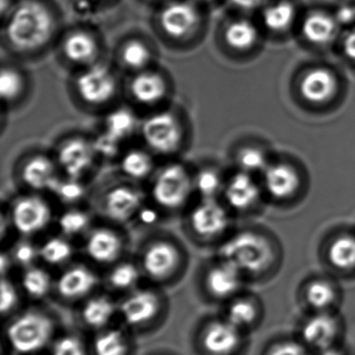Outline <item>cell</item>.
<instances>
[{
    "mask_svg": "<svg viewBox=\"0 0 355 355\" xmlns=\"http://www.w3.org/2000/svg\"><path fill=\"white\" fill-rule=\"evenodd\" d=\"M55 26V17L44 3L24 0L10 13L6 37L16 51L30 53L42 49L51 41Z\"/></svg>",
    "mask_w": 355,
    "mask_h": 355,
    "instance_id": "6da1fadb",
    "label": "cell"
},
{
    "mask_svg": "<svg viewBox=\"0 0 355 355\" xmlns=\"http://www.w3.org/2000/svg\"><path fill=\"white\" fill-rule=\"evenodd\" d=\"M220 257L243 274H259L270 267L274 253L267 239L255 232H243L222 245Z\"/></svg>",
    "mask_w": 355,
    "mask_h": 355,
    "instance_id": "7a4b0ae2",
    "label": "cell"
},
{
    "mask_svg": "<svg viewBox=\"0 0 355 355\" xmlns=\"http://www.w3.org/2000/svg\"><path fill=\"white\" fill-rule=\"evenodd\" d=\"M55 332L51 317L42 311H26L12 320L7 328L8 340L14 351L32 354L45 348Z\"/></svg>",
    "mask_w": 355,
    "mask_h": 355,
    "instance_id": "3957f363",
    "label": "cell"
},
{
    "mask_svg": "<svg viewBox=\"0 0 355 355\" xmlns=\"http://www.w3.org/2000/svg\"><path fill=\"white\" fill-rule=\"evenodd\" d=\"M194 189V178L184 166L170 164L159 170L153 182V198L164 209H176L186 205Z\"/></svg>",
    "mask_w": 355,
    "mask_h": 355,
    "instance_id": "277c9868",
    "label": "cell"
},
{
    "mask_svg": "<svg viewBox=\"0 0 355 355\" xmlns=\"http://www.w3.org/2000/svg\"><path fill=\"white\" fill-rule=\"evenodd\" d=\"M141 132L147 146L162 155L176 153L182 146L184 132L182 124L171 112L153 114L143 121Z\"/></svg>",
    "mask_w": 355,
    "mask_h": 355,
    "instance_id": "5b68a950",
    "label": "cell"
},
{
    "mask_svg": "<svg viewBox=\"0 0 355 355\" xmlns=\"http://www.w3.org/2000/svg\"><path fill=\"white\" fill-rule=\"evenodd\" d=\"M76 89L84 103L103 105L115 97L117 80L105 66L91 65L76 78Z\"/></svg>",
    "mask_w": 355,
    "mask_h": 355,
    "instance_id": "8992f818",
    "label": "cell"
},
{
    "mask_svg": "<svg viewBox=\"0 0 355 355\" xmlns=\"http://www.w3.org/2000/svg\"><path fill=\"white\" fill-rule=\"evenodd\" d=\"M180 255L178 246L171 241L155 240L149 243L141 255L143 271L151 279L162 282L171 277L180 267Z\"/></svg>",
    "mask_w": 355,
    "mask_h": 355,
    "instance_id": "52a82bcc",
    "label": "cell"
},
{
    "mask_svg": "<svg viewBox=\"0 0 355 355\" xmlns=\"http://www.w3.org/2000/svg\"><path fill=\"white\" fill-rule=\"evenodd\" d=\"M159 26L169 38L182 40L192 36L201 24L198 9L191 1L168 3L159 14Z\"/></svg>",
    "mask_w": 355,
    "mask_h": 355,
    "instance_id": "ba28073f",
    "label": "cell"
},
{
    "mask_svg": "<svg viewBox=\"0 0 355 355\" xmlns=\"http://www.w3.org/2000/svg\"><path fill=\"white\" fill-rule=\"evenodd\" d=\"M12 223L18 232L24 236L40 232L51 220V209L46 200L37 196L21 197L12 207Z\"/></svg>",
    "mask_w": 355,
    "mask_h": 355,
    "instance_id": "9c48e42d",
    "label": "cell"
},
{
    "mask_svg": "<svg viewBox=\"0 0 355 355\" xmlns=\"http://www.w3.org/2000/svg\"><path fill=\"white\" fill-rule=\"evenodd\" d=\"M92 141L72 138L64 142L58 150V164L67 178L80 180L89 171L96 157Z\"/></svg>",
    "mask_w": 355,
    "mask_h": 355,
    "instance_id": "30bf717a",
    "label": "cell"
},
{
    "mask_svg": "<svg viewBox=\"0 0 355 355\" xmlns=\"http://www.w3.org/2000/svg\"><path fill=\"white\" fill-rule=\"evenodd\" d=\"M190 226L199 238L207 240L217 238L227 228V213L214 199H203L191 213Z\"/></svg>",
    "mask_w": 355,
    "mask_h": 355,
    "instance_id": "8fae6325",
    "label": "cell"
},
{
    "mask_svg": "<svg viewBox=\"0 0 355 355\" xmlns=\"http://www.w3.org/2000/svg\"><path fill=\"white\" fill-rule=\"evenodd\" d=\"M161 309V299L153 291H136L120 303L122 319L128 326L139 327L153 321Z\"/></svg>",
    "mask_w": 355,
    "mask_h": 355,
    "instance_id": "7c38bea8",
    "label": "cell"
},
{
    "mask_svg": "<svg viewBox=\"0 0 355 355\" xmlns=\"http://www.w3.org/2000/svg\"><path fill=\"white\" fill-rule=\"evenodd\" d=\"M241 331L226 319L211 321L203 328L201 347L209 355H230L240 345Z\"/></svg>",
    "mask_w": 355,
    "mask_h": 355,
    "instance_id": "4fadbf2b",
    "label": "cell"
},
{
    "mask_svg": "<svg viewBox=\"0 0 355 355\" xmlns=\"http://www.w3.org/2000/svg\"><path fill=\"white\" fill-rule=\"evenodd\" d=\"M143 207V195L130 186L111 189L103 199L105 215L115 222H128L138 215Z\"/></svg>",
    "mask_w": 355,
    "mask_h": 355,
    "instance_id": "5bb4252c",
    "label": "cell"
},
{
    "mask_svg": "<svg viewBox=\"0 0 355 355\" xmlns=\"http://www.w3.org/2000/svg\"><path fill=\"white\" fill-rule=\"evenodd\" d=\"M338 336V320L328 311L317 313L309 318L301 329L305 346L319 351L334 347Z\"/></svg>",
    "mask_w": 355,
    "mask_h": 355,
    "instance_id": "9a60e30c",
    "label": "cell"
},
{
    "mask_svg": "<svg viewBox=\"0 0 355 355\" xmlns=\"http://www.w3.org/2000/svg\"><path fill=\"white\" fill-rule=\"evenodd\" d=\"M242 272L232 263L222 259L211 266L205 276V286L209 296L227 299L238 293L242 286Z\"/></svg>",
    "mask_w": 355,
    "mask_h": 355,
    "instance_id": "2e32d148",
    "label": "cell"
},
{
    "mask_svg": "<svg viewBox=\"0 0 355 355\" xmlns=\"http://www.w3.org/2000/svg\"><path fill=\"white\" fill-rule=\"evenodd\" d=\"M130 92L140 105H155L167 95V80L159 72L146 69L138 72L130 80Z\"/></svg>",
    "mask_w": 355,
    "mask_h": 355,
    "instance_id": "e0dca14e",
    "label": "cell"
},
{
    "mask_svg": "<svg viewBox=\"0 0 355 355\" xmlns=\"http://www.w3.org/2000/svg\"><path fill=\"white\" fill-rule=\"evenodd\" d=\"M123 243L121 238L110 228H95L86 241L89 257L98 263H111L121 255Z\"/></svg>",
    "mask_w": 355,
    "mask_h": 355,
    "instance_id": "ac0fdd59",
    "label": "cell"
},
{
    "mask_svg": "<svg viewBox=\"0 0 355 355\" xmlns=\"http://www.w3.org/2000/svg\"><path fill=\"white\" fill-rule=\"evenodd\" d=\"M21 176L26 186L38 191L53 192L60 180L55 162L42 155H34L26 161Z\"/></svg>",
    "mask_w": 355,
    "mask_h": 355,
    "instance_id": "d6986e66",
    "label": "cell"
},
{
    "mask_svg": "<svg viewBox=\"0 0 355 355\" xmlns=\"http://www.w3.org/2000/svg\"><path fill=\"white\" fill-rule=\"evenodd\" d=\"M96 284V275L89 268L74 266L58 278L57 290L63 298L76 300L92 292Z\"/></svg>",
    "mask_w": 355,
    "mask_h": 355,
    "instance_id": "ffe728a7",
    "label": "cell"
},
{
    "mask_svg": "<svg viewBox=\"0 0 355 355\" xmlns=\"http://www.w3.org/2000/svg\"><path fill=\"white\" fill-rule=\"evenodd\" d=\"M336 88L338 83L334 74L321 68L307 72L300 85L303 98L313 103H323L329 101L336 93Z\"/></svg>",
    "mask_w": 355,
    "mask_h": 355,
    "instance_id": "44dd1931",
    "label": "cell"
},
{
    "mask_svg": "<svg viewBox=\"0 0 355 355\" xmlns=\"http://www.w3.org/2000/svg\"><path fill=\"white\" fill-rule=\"evenodd\" d=\"M63 53L68 61L76 65H94L98 57V43L89 33L76 31L64 41Z\"/></svg>",
    "mask_w": 355,
    "mask_h": 355,
    "instance_id": "7402d4cb",
    "label": "cell"
},
{
    "mask_svg": "<svg viewBox=\"0 0 355 355\" xmlns=\"http://www.w3.org/2000/svg\"><path fill=\"white\" fill-rule=\"evenodd\" d=\"M259 194L257 184L246 172L232 176L225 187L226 201L236 211H245L252 207L259 199Z\"/></svg>",
    "mask_w": 355,
    "mask_h": 355,
    "instance_id": "603a6c76",
    "label": "cell"
},
{
    "mask_svg": "<svg viewBox=\"0 0 355 355\" xmlns=\"http://www.w3.org/2000/svg\"><path fill=\"white\" fill-rule=\"evenodd\" d=\"M265 186L275 198H288L298 189V174L286 165L271 166L265 170Z\"/></svg>",
    "mask_w": 355,
    "mask_h": 355,
    "instance_id": "cb8c5ba5",
    "label": "cell"
},
{
    "mask_svg": "<svg viewBox=\"0 0 355 355\" xmlns=\"http://www.w3.org/2000/svg\"><path fill=\"white\" fill-rule=\"evenodd\" d=\"M302 33L305 39L313 44H326L336 36V24L327 14L315 12L305 18Z\"/></svg>",
    "mask_w": 355,
    "mask_h": 355,
    "instance_id": "d4e9b609",
    "label": "cell"
},
{
    "mask_svg": "<svg viewBox=\"0 0 355 355\" xmlns=\"http://www.w3.org/2000/svg\"><path fill=\"white\" fill-rule=\"evenodd\" d=\"M137 130L138 118L125 107L111 112L105 118V132L119 142L128 140Z\"/></svg>",
    "mask_w": 355,
    "mask_h": 355,
    "instance_id": "484cf974",
    "label": "cell"
},
{
    "mask_svg": "<svg viewBox=\"0 0 355 355\" xmlns=\"http://www.w3.org/2000/svg\"><path fill=\"white\" fill-rule=\"evenodd\" d=\"M113 301L107 296H97L87 301L83 307L82 317L85 323L92 328L105 327L115 315Z\"/></svg>",
    "mask_w": 355,
    "mask_h": 355,
    "instance_id": "4316f807",
    "label": "cell"
},
{
    "mask_svg": "<svg viewBox=\"0 0 355 355\" xmlns=\"http://www.w3.org/2000/svg\"><path fill=\"white\" fill-rule=\"evenodd\" d=\"M328 259L334 268L348 271L355 268V236L344 234L332 241L328 248Z\"/></svg>",
    "mask_w": 355,
    "mask_h": 355,
    "instance_id": "83f0119b",
    "label": "cell"
},
{
    "mask_svg": "<svg viewBox=\"0 0 355 355\" xmlns=\"http://www.w3.org/2000/svg\"><path fill=\"white\" fill-rule=\"evenodd\" d=\"M122 172L132 180H142L148 178L155 169V161L150 153L141 149L128 151L121 159Z\"/></svg>",
    "mask_w": 355,
    "mask_h": 355,
    "instance_id": "f1b7e54d",
    "label": "cell"
},
{
    "mask_svg": "<svg viewBox=\"0 0 355 355\" xmlns=\"http://www.w3.org/2000/svg\"><path fill=\"white\" fill-rule=\"evenodd\" d=\"M224 37L228 46L236 51H247L257 42V31L248 20H234L228 24Z\"/></svg>",
    "mask_w": 355,
    "mask_h": 355,
    "instance_id": "f546056e",
    "label": "cell"
},
{
    "mask_svg": "<svg viewBox=\"0 0 355 355\" xmlns=\"http://www.w3.org/2000/svg\"><path fill=\"white\" fill-rule=\"evenodd\" d=\"M128 338L120 329H107L97 334L93 343L94 355H128Z\"/></svg>",
    "mask_w": 355,
    "mask_h": 355,
    "instance_id": "4dcf8cb0",
    "label": "cell"
},
{
    "mask_svg": "<svg viewBox=\"0 0 355 355\" xmlns=\"http://www.w3.org/2000/svg\"><path fill=\"white\" fill-rule=\"evenodd\" d=\"M121 61L126 68L132 71L141 72L147 69L153 61L150 49L140 40H130L121 49Z\"/></svg>",
    "mask_w": 355,
    "mask_h": 355,
    "instance_id": "1f68e13d",
    "label": "cell"
},
{
    "mask_svg": "<svg viewBox=\"0 0 355 355\" xmlns=\"http://www.w3.org/2000/svg\"><path fill=\"white\" fill-rule=\"evenodd\" d=\"M305 299L318 313L327 311L336 300V292L331 284L324 280H315L307 286Z\"/></svg>",
    "mask_w": 355,
    "mask_h": 355,
    "instance_id": "d6a6232c",
    "label": "cell"
},
{
    "mask_svg": "<svg viewBox=\"0 0 355 355\" xmlns=\"http://www.w3.org/2000/svg\"><path fill=\"white\" fill-rule=\"evenodd\" d=\"M295 9L288 1H279L265 10L263 14V24L274 32H284L294 21Z\"/></svg>",
    "mask_w": 355,
    "mask_h": 355,
    "instance_id": "836d02e7",
    "label": "cell"
},
{
    "mask_svg": "<svg viewBox=\"0 0 355 355\" xmlns=\"http://www.w3.org/2000/svg\"><path fill=\"white\" fill-rule=\"evenodd\" d=\"M259 317V309L252 301L248 299H236L230 303L226 311L228 322L240 330L250 327Z\"/></svg>",
    "mask_w": 355,
    "mask_h": 355,
    "instance_id": "e575fe53",
    "label": "cell"
},
{
    "mask_svg": "<svg viewBox=\"0 0 355 355\" xmlns=\"http://www.w3.org/2000/svg\"><path fill=\"white\" fill-rule=\"evenodd\" d=\"M22 286L33 298H43L51 291V278L45 270L31 268L22 276Z\"/></svg>",
    "mask_w": 355,
    "mask_h": 355,
    "instance_id": "d590c367",
    "label": "cell"
},
{
    "mask_svg": "<svg viewBox=\"0 0 355 355\" xmlns=\"http://www.w3.org/2000/svg\"><path fill=\"white\" fill-rule=\"evenodd\" d=\"M39 255L49 265H61L72 257V246L62 238H51L43 243Z\"/></svg>",
    "mask_w": 355,
    "mask_h": 355,
    "instance_id": "8d00e7d4",
    "label": "cell"
},
{
    "mask_svg": "<svg viewBox=\"0 0 355 355\" xmlns=\"http://www.w3.org/2000/svg\"><path fill=\"white\" fill-rule=\"evenodd\" d=\"M222 187L221 176L211 168L200 170L194 178V189L203 199H214Z\"/></svg>",
    "mask_w": 355,
    "mask_h": 355,
    "instance_id": "74e56055",
    "label": "cell"
},
{
    "mask_svg": "<svg viewBox=\"0 0 355 355\" xmlns=\"http://www.w3.org/2000/svg\"><path fill=\"white\" fill-rule=\"evenodd\" d=\"M24 89V76L14 68H3L0 76V93L3 101L11 103L21 95Z\"/></svg>",
    "mask_w": 355,
    "mask_h": 355,
    "instance_id": "f35d334b",
    "label": "cell"
},
{
    "mask_svg": "<svg viewBox=\"0 0 355 355\" xmlns=\"http://www.w3.org/2000/svg\"><path fill=\"white\" fill-rule=\"evenodd\" d=\"M140 271L134 263H121L114 267L109 275V282L116 290H128L138 282Z\"/></svg>",
    "mask_w": 355,
    "mask_h": 355,
    "instance_id": "ab89813d",
    "label": "cell"
},
{
    "mask_svg": "<svg viewBox=\"0 0 355 355\" xmlns=\"http://www.w3.org/2000/svg\"><path fill=\"white\" fill-rule=\"evenodd\" d=\"M89 216L80 209H70L60 217L59 226L66 236H76L88 227Z\"/></svg>",
    "mask_w": 355,
    "mask_h": 355,
    "instance_id": "60d3db41",
    "label": "cell"
},
{
    "mask_svg": "<svg viewBox=\"0 0 355 355\" xmlns=\"http://www.w3.org/2000/svg\"><path fill=\"white\" fill-rule=\"evenodd\" d=\"M53 192L64 202L74 203L84 197L85 187L80 180L68 178L65 180H60Z\"/></svg>",
    "mask_w": 355,
    "mask_h": 355,
    "instance_id": "b9f144b4",
    "label": "cell"
},
{
    "mask_svg": "<svg viewBox=\"0 0 355 355\" xmlns=\"http://www.w3.org/2000/svg\"><path fill=\"white\" fill-rule=\"evenodd\" d=\"M238 163L244 172H257L267 169L265 155L257 148H244L239 153Z\"/></svg>",
    "mask_w": 355,
    "mask_h": 355,
    "instance_id": "7bdbcfd3",
    "label": "cell"
},
{
    "mask_svg": "<svg viewBox=\"0 0 355 355\" xmlns=\"http://www.w3.org/2000/svg\"><path fill=\"white\" fill-rule=\"evenodd\" d=\"M51 355H87V351L80 338L65 336L53 344Z\"/></svg>",
    "mask_w": 355,
    "mask_h": 355,
    "instance_id": "ee69618b",
    "label": "cell"
},
{
    "mask_svg": "<svg viewBox=\"0 0 355 355\" xmlns=\"http://www.w3.org/2000/svg\"><path fill=\"white\" fill-rule=\"evenodd\" d=\"M92 142L96 155L105 157V159H112V157H116L119 153L121 142L112 138L105 132L96 137V139L92 141Z\"/></svg>",
    "mask_w": 355,
    "mask_h": 355,
    "instance_id": "f6af8a7d",
    "label": "cell"
},
{
    "mask_svg": "<svg viewBox=\"0 0 355 355\" xmlns=\"http://www.w3.org/2000/svg\"><path fill=\"white\" fill-rule=\"evenodd\" d=\"M0 295H1L0 309H1V313L6 315L11 313L18 303V294L16 292L15 286L7 278L3 277L1 280Z\"/></svg>",
    "mask_w": 355,
    "mask_h": 355,
    "instance_id": "bcb514c9",
    "label": "cell"
},
{
    "mask_svg": "<svg viewBox=\"0 0 355 355\" xmlns=\"http://www.w3.org/2000/svg\"><path fill=\"white\" fill-rule=\"evenodd\" d=\"M269 355H311L305 345L296 342H284L271 349Z\"/></svg>",
    "mask_w": 355,
    "mask_h": 355,
    "instance_id": "7dc6e473",
    "label": "cell"
},
{
    "mask_svg": "<svg viewBox=\"0 0 355 355\" xmlns=\"http://www.w3.org/2000/svg\"><path fill=\"white\" fill-rule=\"evenodd\" d=\"M39 255V250H37L30 243H22L18 245L14 252V257L20 265L28 266L32 263Z\"/></svg>",
    "mask_w": 355,
    "mask_h": 355,
    "instance_id": "c3c4849f",
    "label": "cell"
},
{
    "mask_svg": "<svg viewBox=\"0 0 355 355\" xmlns=\"http://www.w3.org/2000/svg\"><path fill=\"white\" fill-rule=\"evenodd\" d=\"M344 53L349 59L355 61V31L349 33L344 40Z\"/></svg>",
    "mask_w": 355,
    "mask_h": 355,
    "instance_id": "681fc988",
    "label": "cell"
},
{
    "mask_svg": "<svg viewBox=\"0 0 355 355\" xmlns=\"http://www.w3.org/2000/svg\"><path fill=\"white\" fill-rule=\"evenodd\" d=\"M139 218H140L141 221L145 224H153L157 221V214L155 209H148V207H143L140 209V211L138 213Z\"/></svg>",
    "mask_w": 355,
    "mask_h": 355,
    "instance_id": "f907efd6",
    "label": "cell"
},
{
    "mask_svg": "<svg viewBox=\"0 0 355 355\" xmlns=\"http://www.w3.org/2000/svg\"><path fill=\"white\" fill-rule=\"evenodd\" d=\"M265 0H230V3L236 7L244 10L255 9L259 7Z\"/></svg>",
    "mask_w": 355,
    "mask_h": 355,
    "instance_id": "816d5d0a",
    "label": "cell"
},
{
    "mask_svg": "<svg viewBox=\"0 0 355 355\" xmlns=\"http://www.w3.org/2000/svg\"><path fill=\"white\" fill-rule=\"evenodd\" d=\"M318 355H344L342 353V351L336 349V347H330V348L324 349V350L319 351V354Z\"/></svg>",
    "mask_w": 355,
    "mask_h": 355,
    "instance_id": "f5cc1de1",
    "label": "cell"
},
{
    "mask_svg": "<svg viewBox=\"0 0 355 355\" xmlns=\"http://www.w3.org/2000/svg\"><path fill=\"white\" fill-rule=\"evenodd\" d=\"M0 263H1V272H3V275H5L8 268H10L9 257L6 254H1V261H0Z\"/></svg>",
    "mask_w": 355,
    "mask_h": 355,
    "instance_id": "db71d44e",
    "label": "cell"
},
{
    "mask_svg": "<svg viewBox=\"0 0 355 355\" xmlns=\"http://www.w3.org/2000/svg\"><path fill=\"white\" fill-rule=\"evenodd\" d=\"M196 1H200V3H205V1H209V0H196Z\"/></svg>",
    "mask_w": 355,
    "mask_h": 355,
    "instance_id": "11a10c76",
    "label": "cell"
}]
</instances>
